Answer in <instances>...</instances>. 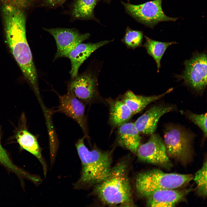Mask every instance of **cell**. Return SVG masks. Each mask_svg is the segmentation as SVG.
Returning a JSON list of instances; mask_svg holds the SVG:
<instances>
[{"label":"cell","instance_id":"obj_1","mask_svg":"<svg viewBox=\"0 0 207 207\" xmlns=\"http://www.w3.org/2000/svg\"><path fill=\"white\" fill-rule=\"evenodd\" d=\"M3 13L7 44L25 78L38 94L37 72L27 40L24 15L18 8L8 5L3 7Z\"/></svg>","mask_w":207,"mask_h":207},{"label":"cell","instance_id":"obj_2","mask_svg":"<svg viewBox=\"0 0 207 207\" xmlns=\"http://www.w3.org/2000/svg\"><path fill=\"white\" fill-rule=\"evenodd\" d=\"M129 165L126 159L112 168L108 176L95 185L93 193L103 204L110 206H134L129 176Z\"/></svg>","mask_w":207,"mask_h":207},{"label":"cell","instance_id":"obj_3","mask_svg":"<svg viewBox=\"0 0 207 207\" xmlns=\"http://www.w3.org/2000/svg\"><path fill=\"white\" fill-rule=\"evenodd\" d=\"M85 137L78 139L75 144L82 164L80 177L74 185L77 189L87 188L100 183L108 176L112 168V152L94 147L89 150L84 143Z\"/></svg>","mask_w":207,"mask_h":207},{"label":"cell","instance_id":"obj_4","mask_svg":"<svg viewBox=\"0 0 207 207\" xmlns=\"http://www.w3.org/2000/svg\"><path fill=\"white\" fill-rule=\"evenodd\" d=\"M193 179L192 175L165 173L153 169L139 174L135 185L140 196L147 198L153 193L163 189H174L189 183Z\"/></svg>","mask_w":207,"mask_h":207},{"label":"cell","instance_id":"obj_5","mask_svg":"<svg viewBox=\"0 0 207 207\" xmlns=\"http://www.w3.org/2000/svg\"><path fill=\"white\" fill-rule=\"evenodd\" d=\"M162 0H154L138 5L122 2L128 13L139 22L151 28L160 22L175 21L177 19L165 14L162 10Z\"/></svg>","mask_w":207,"mask_h":207},{"label":"cell","instance_id":"obj_6","mask_svg":"<svg viewBox=\"0 0 207 207\" xmlns=\"http://www.w3.org/2000/svg\"><path fill=\"white\" fill-rule=\"evenodd\" d=\"M191 138L177 127H170L164 135V143L168 157L186 163L191 156Z\"/></svg>","mask_w":207,"mask_h":207},{"label":"cell","instance_id":"obj_7","mask_svg":"<svg viewBox=\"0 0 207 207\" xmlns=\"http://www.w3.org/2000/svg\"><path fill=\"white\" fill-rule=\"evenodd\" d=\"M185 70L180 76L185 83L195 91L202 92L207 85V58L205 53H195L184 62Z\"/></svg>","mask_w":207,"mask_h":207},{"label":"cell","instance_id":"obj_8","mask_svg":"<svg viewBox=\"0 0 207 207\" xmlns=\"http://www.w3.org/2000/svg\"><path fill=\"white\" fill-rule=\"evenodd\" d=\"M97 76L87 70L71 78L67 84V92L78 98L85 104L93 102L99 95Z\"/></svg>","mask_w":207,"mask_h":207},{"label":"cell","instance_id":"obj_9","mask_svg":"<svg viewBox=\"0 0 207 207\" xmlns=\"http://www.w3.org/2000/svg\"><path fill=\"white\" fill-rule=\"evenodd\" d=\"M146 143L139 145L136 154L143 162L167 169L172 166L163 141L157 134H153Z\"/></svg>","mask_w":207,"mask_h":207},{"label":"cell","instance_id":"obj_10","mask_svg":"<svg viewBox=\"0 0 207 207\" xmlns=\"http://www.w3.org/2000/svg\"><path fill=\"white\" fill-rule=\"evenodd\" d=\"M44 30L54 37L57 50L53 60L65 57L67 54L79 44L88 39L89 33L81 34L76 29L62 28H46Z\"/></svg>","mask_w":207,"mask_h":207},{"label":"cell","instance_id":"obj_11","mask_svg":"<svg viewBox=\"0 0 207 207\" xmlns=\"http://www.w3.org/2000/svg\"><path fill=\"white\" fill-rule=\"evenodd\" d=\"M59 104L57 112L63 113L76 122L85 136L88 137V130L85 104L71 93H67L59 96Z\"/></svg>","mask_w":207,"mask_h":207},{"label":"cell","instance_id":"obj_12","mask_svg":"<svg viewBox=\"0 0 207 207\" xmlns=\"http://www.w3.org/2000/svg\"><path fill=\"white\" fill-rule=\"evenodd\" d=\"M110 42V41L105 40L95 43H81L68 53L65 57L70 61L71 69L69 73L71 78L77 76L80 66L93 52Z\"/></svg>","mask_w":207,"mask_h":207},{"label":"cell","instance_id":"obj_13","mask_svg":"<svg viewBox=\"0 0 207 207\" xmlns=\"http://www.w3.org/2000/svg\"><path fill=\"white\" fill-rule=\"evenodd\" d=\"M173 109L170 106H154L137 119L134 123L135 126L139 133L152 135L156 131L160 118Z\"/></svg>","mask_w":207,"mask_h":207},{"label":"cell","instance_id":"obj_14","mask_svg":"<svg viewBox=\"0 0 207 207\" xmlns=\"http://www.w3.org/2000/svg\"><path fill=\"white\" fill-rule=\"evenodd\" d=\"M134 123L126 122L118 127L116 141L118 145L136 154L141 137Z\"/></svg>","mask_w":207,"mask_h":207},{"label":"cell","instance_id":"obj_15","mask_svg":"<svg viewBox=\"0 0 207 207\" xmlns=\"http://www.w3.org/2000/svg\"><path fill=\"white\" fill-rule=\"evenodd\" d=\"M189 190L163 189L153 193L147 198V205L150 207H173L184 197Z\"/></svg>","mask_w":207,"mask_h":207},{"label":"cell","instance_id":"obj_16","mask_svg":"<svg viewBox=\"0 0 207 207\" xmlns=\"http://www.w3.org/2000/svg\"><path fill=\"white\" fill-rule=\"evenodd\" d=\"M173 89V88H170L161 95L150 96L137 95L131 91H128L123 95L122 100L133 115L141 112L150 103L161 98Z\"/></svg>","mask_w":207,"mask_h":207},{"label":"cell","instance_id":"obj_17","mask_svg":"<svg viewBox=\"0 0 207 207\" xmlns=\"http://www.w3.org/2000/svg\"><path fill=\"white\" fill-rule=\"evenodd\" d=\"M106 100L109 106L110 122L113 126L118 127L127 122L133 115L122 100L108 99Z\"/></svg>","mask_w":207,"mask_h":207},{"label":"cell","instance_id":"obj_18","mask_svg":"<svg viewBox=\"0 0 207 207\" xmlns=\"http://www.w3.org/2000/svg\"><path fill=\"white\" fill-rule=\"evenodd\" d=\"M16 138L21 148L33 154L39 160L43 166L45 175L46 164L43 159L41 150L36 137L27 130H22L18 132Z\"/></svg>","mask_w":207,"mask_h":207},{"label":"cell","instance_id":"obj_19","mask_svg":"<svg viewBox=\"0 0 207 207\" xmlns=\"http://www.w3.org/2000/svg\"><path fill=\"white\" fill-rule=\"evenodd\" d=\"M146 42L144 46L146 48L147 53L151 56L155 61L159 72L161 67V59L167 48L172 44L176 43L175 42H161L153 40L145 36Z\"/></svg>","mask_w":207,"mask_h":207},{"label":"cell","instance_id":"obj_20","mask_svg":"<svg viewBox=\"0 0 207 207\" xmlns=\"http://www.w3.org/2000/svg\"><path fill=\"white\" fill-rule=\"evenodd\" d=\"M98 0H76L73 5V17L80 19H95L94 10Z\"/></svg>","mask_w":207,"mask_h":207},{"label":"cell","instance_id":"obj_21","mask_svg":"<svg viewBox=\"0 0 207 207\" xmlns=\"http://www.w3.org/2000/svg\"><path fill=\"white\" fill-rule=\"evenodd\" d=\"M143 37L142 31L133 30L127 27L122 41L128 48L134 49L141 46Z\"/></svg>","mask_w":207,"mask_h":207},{"label":"cell","instance_id":"obj_22","mask_svg":"<svg viewBox=\"0 0 207 207\" xmlns=\"http://www.w3.org/2000/svg\"><path fill=\"white\" fill-rule=\"evenodd\" d=\"M207 162H204L202 168L195 173L194 180L197 185L198 193L205 197L207 195Z\"/></svg>","mask_w":207,"mask_h":207},{"label":"cell","instance_id":"obj_23","mask_svg":"<svg viewBox=\"0 0 207 207\" xmlns=\"http://www.w3.org/2000/svg\"><path fill=\"white\" fill-rule=\"evenodd\" d=\"M0 134V163L19 175L28 177L29 174L15 165L12 162L5 150L1 145Z\"/></svg>","mask_w":207,"mask_h":207},{"label":"cell","instance_id":"obj_24","mask_svg":"<svg viewBox=\"0 0 207 207\" xmlns=\"http://www.w3.org/2000/svg\"><path fill=\"white\" fill-rule=\"evenodd\" d=\"M189 119L199 126L203 131L205 137L207 136V115L204 114H198L190 113L188 115Z\"/></svg>","mask_w":207,"mask_h":207},{"label":"cell","instance_id":"obj_25","mask_svg":"<svg viewBox=\"0 0 207 207\" xmlns=\"http://www.w3.org/2000/svg\"><path fill=\"white\" fill-rule=\"evenodd\" d=\"M66 0H44L46 5L51 6H55L62 4Z\"/></svg>","mask_w":207,"mask_h":207}]
</instances>
